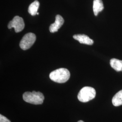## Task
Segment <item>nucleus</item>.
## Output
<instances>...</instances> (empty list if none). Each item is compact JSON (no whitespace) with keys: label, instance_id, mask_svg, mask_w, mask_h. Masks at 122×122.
<instances>
[{"label":"nucleus","instance_id":"1","mask_svg":"<svg viewBox=\"0 0 122 122\" xmlns=\"http://www.w3.org/2000/svg\"><path fill=\"white\" fill-rule=\"evenodd\" d=\"M70 73L68 69L61 68L50 73L49 77L52 81L58 83H65L70 78Z\"/></svg>","mask_w":122,"mask_h":122},{"label":"nucleus","instance_id":"2","mask_svg":"<svg viewBox=\"0 0 122 122\" xmlns=\"http://www.w3.org/2000/svg\"><path fill=\"white\" fill-rule=\"evenodd\" d=\"M23 99L25 101L31 104L41 105L43 103L44 96L40 92H25L23 95Z\"/></svg>","mask_w":122,"mask_h":122},{"label":"nucleus","instance_id":"3","mask_svg":"<svg viewBox=\"0 0 122 122\" xmlns=\"http://www.w3.org/2000/svg\"><path fill=\"white\" fill-rule=\"evenodd\" d=\"M96 96V92L94 88L89 86L82 88L79 92L77 96L79 100L86 103L93 100Z\"/></svg>","mask_w":122,"mask_h":122},{"label":"nucleus","instance_id":"4","mask_svg":"<svg viewBox=\"0 0 122 122\" xmlns=\"http://www.w3.org/2000/svg\"><path fill=\"white\" fill-rule=\"evenodd\" d=\"M36 39V37L35 34L32 33L26 34L24 36L20 42V48L24 50L30 48L35 43Z\"/></svg>","mask_w":122,"mask_h":122},{"label":"nucleus","instance_id":"5","mask_svg":"<svg viewBox=\"0 0 122 122\" xmlns=\"http://www.w3.org/2000/svg\"><path fill=\"white\" fill-rule=\"evenodd\" d=\"M8 28L9 29L14 28L16 33L21 32L25 28V23L23 18L19 16H15L9 22Z\"/></svg>","mask_w":122,"mask_h":122},{"label":"nucleus","instance_id":"6","mask_svg":"<svg viewBox=\"0 0 122 122\" xmlns=\"http://www.w3.org/2000/svg\"><path fill=\"white\" fill-rule=\"evenodd\" d=\"M64 22V20L62 16L57 15L55 17V21L51 24L49 27V30L51 33H55L57 32L60 28Z\"/></svg>","mask_w":122,"mask_h":122},{"label":"nucleus","instance_id":"7","mask_svg":"<svg viewBox=\"0 0 122 122\" xmlns=\"http://www.w3.org/2000/svg\"><path fill=\"white\" fill-rule=\"evenodd\" d=\"M74 39L77 40L81 44L92 45L94 44V41L85 35H76L73 36Z\"/></svg>","mask_w":122,"mask_h":122},{"label":"nucleus","instance_id":"8","mask_svg":"<svg viewBox=\"0 0 122 122\" xmlns=\"http://www.w3.org/2000/svg\"><path fill=\"white\" fill-rule=\"evenodd\" d=\"M104 8L102 0H94L93 9L94 15L97 16L99 12L102 11Z\"/></svg>","mask_w":122,"mask_h":122},{"label":"nucleus","instance_id":"9","mask_svg":"<svg viewBox=\"0 0 122 122\" xmlns=\"http://www.w3.org/2000/svg\"><path fill=\"white\" fill-rule=\"evenodd\" d=\"M111 66L117 71H122V61L116 58H112L110 61Z\"/></svg>","mask_w":122,"mask_h":122},{"label":"nucleus","instance_id":"10","mask_svg":"<svg viewBox=\"0 0 122 122\" xmlns=\"http://www.w3.org/2000/svg\"><path fill=\"white\" fill-rule=\"evenodd\" d=\"M39 6V2L35 0L32 3L28 8V12L32 16H35L38 13V10Z\"/></svg>","mask_w":122,"mask_h":122},{"label":"nucleus","instance_id":"11","mask_svg":"<svg viewBox=\"0 0 122 122\" xmlns=\"http://www.w3.org/2000/svg\"><path fill=\"white\" fill-rule=\"evenodd\" d=\"M112 101L114 106H118L122 105V90L114 96Z\"/></svg>","mask_w":122,"mask_h":122},{"label":"nucleus","instance_id":"12","mask_svg":"<svg viewBox=\"0 0 122 122\" xmlns=\"http://www.w3.org/2000/svg\"><path fill=\"white\" fill-rule=\"evenodd\" d=\"M0 122H11L8 118L4 116L3 115L0 114Z\"/></svg>","mask_w":122,"mask_h":122},{"label":"nucleus","instance_id":"13","mask_svg":"<svg viewBox=\"0 0 122 122\" xmlns=\"http://www.w3.org/2000/svg\"><path fill=\"white\" fill-rule=\"evenodd\" d=\"M77 122H84V121H82V120H80V121H78Z\"/></svg>","mask_w":122,"mask_h":122},{"label":"nucleus","instance_id":"14","mask_svg":"<svg viewBox=\"0 0 122 122\" xmlns=\"http://www.w3.org/2000/svg\"><path fill=\"white\" fill-rule=\"evenodd\" d=\"M37 15H39V12H38V13H37Z\"/></svg>","mask_w":122,"mask_h":122}]
</instances>
